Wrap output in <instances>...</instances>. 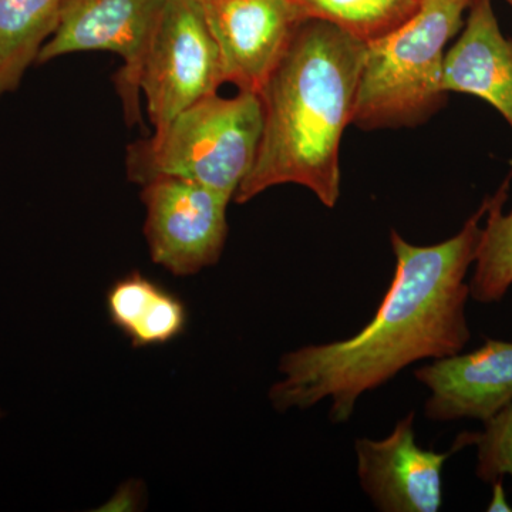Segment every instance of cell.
Masks as SVG:
<instances>
[{
	"label": "cell",
	"instance_id": "obj_1",
	"mask_svg": "<svg viewBox=\"0 0 512 512\" xmlns=\"http://www.w3.org/2000/svg\"><path fill=\"white\" fill-rule=\"evenodd\" d=\"M488 207L490 198L457 235L430 247L410 244L393 229L396 269L373 319L352 338L282 356V379L269 390L272 406L285 413L329 400V420L348 423L363 394L406 367L463 352L471 339L466 278L476 262Z\"/></svg>",
	"mask_w": 512,
	"mask_h": 512
},
{
	"label": "cell",
	"instance_id": "obj_2",
	"mask_svg": "<svg viewBox=\"0 0 512 512\" xmlns=\"http://www.w3.org/2000/svg\"><path fill=\"white\" fill-rule=\"evenodd\" d=\"M366 43L323 20H303L261 92L264 130L234 201L282 184L308 188L325 207L340 197V141L355 113Z\"/></svg>",
	"mask_w": 512,
	"mask_h": 512
},
{
	"label": "cell",
	"instance_id": "obj_3",
	"mask_svg": "<svg viewBox=\"0 0 512 512\" xmlns=\"http://www.w3.org/2000/svg\"><path fill=\"white\" fill-rule=\"evenodd\" d=\"M473 0H423L399 28L366 42L352 123L413 127L444 106V56Z\"/></svg>",
	"mask_w": 512,
	"mask_h": 512
},
{
	"label": "cell",
	"instance_id": "obj_4",
	"mask_svg": "<svg viewBox=\"0 0 512 512\" xmlns=\"http://www.w3.org/2000/svg\"><path fill=\"white\" fill-rule=\"evenodd\" d=\"M262 130L259 94H211L181 111L163 130L128 147V178L140 185L178 178L234 200L254 167Z\"/></svg>",
	"mask_w": 512,
	"mask_h": 512
},
{
	"label": "cell",
	"instance_id": "obj_5",
	"mask_svg": "<svg viewBox=\"0 0 512 512\" xmlns=\"http://www.w3.org/2000/svg\"><path fill=\"white\" fill-rule=\"evenodd\" d=\"M224 83L220 49L200 0H167L140 74L154 133Z\"/></svg>",
	"mask_w": 512,
	"mask_h": 512
},
{
	"label": "cell",
	"instance_id": "obj_6",
	"mask_svg": "<svg viewBox=\"0 0 512 512\" xmlns=\"http://www.w3.org/2000/svg\"><path fill=\"white\" fill-rule=\"evenodd\" d=\"M167 0H63L59 23L37 63L80 52H110L123 67L116 87L130 123L140 121V74Z\"/></svg>",
	"mask_w": 512,
	"mask_h": 512
},
{
	"label": "cell",
	"instance_id": "obj_7",
	"mask_svg": "<svg viewBox=\"0 0 512 512\" xmlns=\"http://www.w3.org/2000/svg\"><path fill=\"white\" fill-rule=\"evenodd\" d=\"M151 259L178 276L194 275L220 261L228 237V195L178 178L143 185Z\"/></svg>",
	"mask_w": 512,
	"mask_h": 512
},
{
	"label": "cell",
	"instance_id": "obj_8",
	"mask_svg": "<svg viewBox=\"0 0 512 512\" xmlns=\"http://www.w3.org/2000/svg\"><path fill=\"white\" fill-rule=\"evenodd\" d=\"M225 83L259 94L303 22L292 0H200Z\"/></svg>",
	"mask_w": 512,
	"mask_h": 512
},
{
	"label": "cell",
	"instance_id": "obj_9",
	"mask_svg": "<svg viewBox=\"0 0 512 512\" xmlns=\"http://www.w3.org/2000/svg\"><path fill=\"white\" fill-rule=\"evenodd\" d=\"M414 419L410 412L384 439L355 441L360 487L377 511L437 512L443 504V467L457 450L417 446Z\"/></svg>",
	"mask_w": 512,
	"mask_h": 512
},
{
	"label": "cell",
	"instance_id": "obj_10",
	"mask_svg": "<svg viewBox=\"0 0 512 512\" xmlns=\"http://www.w3.org/2000/svg\"><path fill=\"white\" fill-rule=\"evenodd\" d=\"M414 377L430 392L424 404L427 419L485 423L512 403V342L487 338L466 355L433 360Z\"/></svg>",
	"mask_w": 512,
	"mask_h": 512
},
{
	"label": "cell",
	"instance_id": "obj_11",
	"mask_svg": "<svg viewBox=\"0 0 512 512\" xmlns=\"http://www.w3.org/2000/svg\"><path fill=\"white\" fill-rule=\"evenodd\" d=\"M446 93L480 97L512 130V39L501 32L491 0H473L463 32L444 56Z\"/></svg>",
	"mask_w": 512,
	"mask_h": 512
},
{
	"label": "cell",
	"instance_id": "obj_12",
	"mask_svg": "<svg viewBox=\"0 0 512 512\" xmlns=\"http://www.w3.org/2000/svg\"><path fill=\"white\" fill-rule=\"evenodd\" d=\"M107 312L134 348L167 345L183 335L188 313L184 302L140 272L114 282Z\"/></svg>",
	"mask_w": 512,
	"mask_h": 512
},
{
	"label": "cell",
	"instance_id": "obj_13",
	"mask_svg": "<svg viewBox=\"0 0 512 512\" xmlns=\"http://www.w3.org/2000/svg\"><path fill=\"white\" fill-rule=\"evenodd\" d=\"M63 0H0V97L15 92L23 74L59 23Z\"/></svg>",
	"mask_w": 512,
	"mask_h": 512
},
{
	"label": "cell",
	"instance_id": "obj_14",
	"mask_svg": "<svg viewBox=\"0 0 512 512\" xmlns=\"http://www.w3.org/2000/svg\"><path fill=\"white\" fill-rule=\"evenodd\" d=\"M510 180L511 175L490 198L485 215L474 274L468 284L470 296L476 302H500L512 286V210L503 212Z\"/></svg>",
	"mask_w": 512,
	"mask_h": 512
},
{
	"label": "cell",
	"instance_id": "obj_15",
	"mask_svg": "<svg viewBox=\"0 0 512 512\" xmlns=\"http://www.w3.org/2000/svg\"><path fill=\"white\" fill-rule=\"evenodd\" d=\"M305 20L332 23L370 42L402 26L419 10L423 0H292Z\"/></svg>",
	"mask_w": 512,
	"mask_h": 512
},
{
	"label": "cell",
	"instance_id": "obj_16",
	"mask_svg": "<svg viewBox=\"0 0 512 512\" xmlns=\"http://www.w3.org/2000/svg\"><path fill=\"white\" fill-rule=\"evenodd\" d=\"M478 433H461L454 441L457 450L477 447L476 476L487 484L512 477V403L485 421Z\"/></svg>",
	"mask_w": 512,
	"mask_h": 512
},
{
	"label": "cell",
	"instance_id": "obj_17",
	"mask_svg": "<svg viewBox=\"0 0 512 512\" xmlns=\"http://www.w3.org/2000/svg\"><path fill=\"white\" fill-rule=\"evenodd\" d=\"M141 495L138 493V485L127 483L111 498L109 504L104 505L103 511H131L137 507Z\"/></svg>",
	"mask_w": 512,
	"mask_h": 512
},
{
	"label": "cell",
	"instance_id": "obj_18",
	"mask_svg": "<svg viewBox=\"0 0 512 512\" xmlns=\"http://www.w3.org/2000/svg\"><path fill=\"white\" fill-rule=\"evenodd\" d=\"M493 485V498L488 504L487 511L490 512H510L512 511L510 503L505 495L503 480H497Z\"/></svg>",
	"mask_w": 512,
	"mask_h": 512
},
{
	"label": "cell",
	"instance_id": "obj_19",
	"mask_svg": "<svg viewBox=\"0 0 512 512\" xmlns=\"http://www.w3.org/2000/svg\"><path fill=\"white\" fill-rule=\"evenodd\" d=\"M505 2H507V3H508V5H510V6H511V8H512V0H505Z\"/></svg>",
	"mask_w": 512,
	"mask_h": 512
}]
</instances>
